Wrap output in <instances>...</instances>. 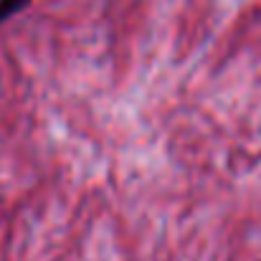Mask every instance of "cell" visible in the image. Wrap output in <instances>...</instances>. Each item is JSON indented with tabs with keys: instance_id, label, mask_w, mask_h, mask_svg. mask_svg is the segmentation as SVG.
Wrapping results in <instances>:
<instances>
[{
	"instance_id": "6da1fadb",
	"label": "cell",
	"mask_w": 261,
	"mask_h": 261,
	"mask_svg": "<svg viewBox=\"0 0 261 261\" xmlns=\"http://www.w3.org/2000/svg\"><path fill=\"white\" fill-rule=\"evenodd\" d=\"M31 0H0V20H8L10 15H15L20 8H25Z\"/></svg>"
}]
</instances>
